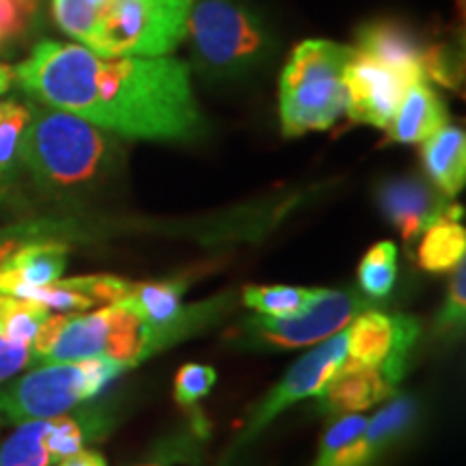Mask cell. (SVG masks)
Listing matches in <instances>:
<instances>
[{"instance_id":"cell-25","label":"cell","mask_w":466,"mask_h":466,"mask_svg":"<svg viewBox=\"0 0 466 466\" xmlns=\"http://www.w3.org/2000/svg\"><path fill=\"white\" fill-rule=\"evenodd\" d=\"M398 281V247L393 242H378L359 264V283L367 299L384 300Z\"/></svg>"},{"instance_id":"cell-13","label":"cell","mask_w":466,"mask_h":466,"mask_svg":"<svg viewBox=\"0 0 466 466\" xmlns=\"http://www.w3.org/2000/svg\"><path fill=\"white\" fill-rule=\"evenodd\" d=\"M393 395L395 387L384 378L380 367L359 365L346 359L324 393L318 395V408L322 415L343 417L367 410Z\"/></svg>"},{"instance_id":"cell-21","label":"cell","mask_w":466,"mask_h":466,"mask_svg":"<svg viewBox=\"0 0 466 466\" xmlns=\"http://www.w3.org/2000/svg\"><path fill=\"white\" fill-rule=\"evenodd\" d=\"M367 417L352 412L329 425L313 466H371L365 445Z\"/></svg>"},{"instance_id":"cell-14","label":"cell","mask_w":466,"mask_h":466,"mask_svg":"<svg viewBox=\"0 0 466 466\" xmlns=\"http://www.w3.org/2000/svg\"><path fill=\"white\" fill-rule=\"evenodd\" d=\"M132 283L113 275H89L74 279H58L46 288L33 289L26 300L42 302L50 311L78 313L96 307L115 305L130 291Z\"/></svg>"},{"instance_id":"cell-28","label":"cell","mask_w":466,"mask_h":466,"mask_svg":"<svg viewBox=\"0 0 466 466\" xmlns=\"http://www.w3.org/2000/svg\"><path fill=\"white\" fill-rule=\"evenodd\" d=\"M52 9L63 33L78 39L86 48L100 17V7L93 0H52Z\"/></svg>"},{"instance_id":"cell-35","label":"cell","mask_w":466,"mask_h":466,"mask_svg":"<svg viewBox=\"0 0 466 466\" xmlns=\"http://www.w3.org/2000/svg\"><path fill=\"white\" fill-rule=\"evenodd\" d=\"M22 5H26V7H33V0H20Z\"/></svg>"},{"instance_id":"cell-27","label":"cell","mask_w":466,"mask_h":466,"mask_svg":"<svg viewBox=\"0 0 466 466\" xmlns=\"http://www.w3.org/2000/svg\"><path fill=\"white\" fill-rule=\"evenodd\" d=\"M395 324V339L393 348L389 352V357L380 365V371L387 378L393 387L404 380L408 363H410V354L415 350L419 335H421V326H419V319L412 316H406V313H395L393 316Z\"/></svg>"},{"instance_id":"cell-20","label":"cell","mask_w":466,"mask_h":466,"mask_svg":"<svg viewBox=\"0 0 466 466\" xmlns=\"http://www.w3.org/2000/svg\"><path fill=\"white\" fill-rule=\"evenodd\" d=\"M346 335L348 360L367 367H380L393 348V316L376 311V309H365L350 322Z\"/></svg>"},{"instance_id":"cell-19","label":"cell","mask_w":466,"mask_h":466,"mask_svg":"<svg viewBox=\"0 0 466 466\" xmlns=\"http://www.w3.org/2000/svg\"><path fill=\"white\" fill-rule=\"evenodd\" d=\"M462 217L464 209L450 203L445 212L421 233L417 255L419 266L423 270L439 275V272L453 270L464 259L466 229L462 225Z\"/></svg>"},{"instance_id":"cell-29","label":"cell","mask_w":466,"mask_h":466,"mask_svg":"<svg viewBox=\"0 0 466 466\" xmlns=\"http://www.w3.org/2000/svg\"><path fill=\"white\" fill-rule=\"evenodd\" d=\"M217 370L209 365L188 363L177 371L173 384V395L182 408H195L197 401H201L206 395L212 391L217 384Z\"/></svg>"},{"instance_id":"cell-12","label":"cell","mask_w":466,"mask_h":466,"mask_svg":"<svg viewBox=\"0 0 466 466\" xmlns=\"http://www.w3.org/2000/svg\"><path fill=\"white\" fill-rule=\"evenodd\" d=\"M66 242L52 236L33 238L0 264V294L26 299L33 289L58 281L67 268Z\"/></svg>"},{"instance_id":"cell-24","label":"cell","mask_w":466,"mask_h":466,"mask_svg":"<svg viewBox=\"0 0 466 466\" xmlns=\"http://www.w3.org/2000/svg\"><path fill=\"white\" fill-rule=\"evenodd\" d=\"M48 318L50 309L42 302L0 294V333L15 346L31 348L39 326Z\"/></svg>"},{"instance_id":"cell-5","label":"cell","mask_w":466,"mask_h":466,"mask_svg":"<svg viewBox=\"0 0 466 466\" xmlns=\"http://www.w3.org/2000/svg\"><path fill=\"white\" fill-rule=\"evenodd\" d=\"M126 370L130 367L108 357L46 363L0 389V421L20 425L66 415L97 398Z\"/></svg>"},{"instance_id":"cell-7","label":"cell","mask_w":466,"mask_h":466,"mask_svg":"<svg viewBox=\"0 0 466 466\" xmlns=\"http://www.w3.org/2000/svg\"><path fill=\"white\" fill-rule=\"evenodd\" d=\"M374 300L354 289H322L311 305L283 318L250 316L238 329L242 346L261 350H296L316 346L352 322Z\"/></svg>"},{"instance_id":"cell-9","label":"cell","mask_w":466,"mask_h":466,"mask_svg":"<svg viewBox=\"0 0 466 466\" xmlns=\"http://www.w3.org/2000/svg\"><path fill=\"white\" fill-rule=\"evenodd\" d=\"M412 80H417L415 76L354 50L346 67L348 116L357 124L389 127Z\"/></svg>"},{"instance_id":"cell-26","label":"cell","mask_w":466,"mask_h":466,"mask_svg":"<svg viewBox=\"0 0 466 466\" xmlns=\"http://www.w3.org/2000/svg\"><path fill=\"white\" fill-rule=\"evenodd\" d=\"M26 124L28 106L14 100L0 102V188L15 177Z\"/></svg>"},{"instance_id":"cell-10","label":"cell","mask_w":466,"mask_h":466,"mask_svg":"<svg viewBox=\"0 0 466 466\" xmlns=\"http://www.w3.org/2000/svg\"><path fill=\"white\" fill-rule=\"evenodd\" d=\"M376 61L391 66L415 78H432L442 85H456L453 72L441 50L425 48L406 26L398 22H371L360 28L359 46L354 48Z\"/></svg>"},{"instance_id":"cell-4","label":"cell","mask_w":466,"mask_h":466,"mask_svg":"<svg viewBox=\"0 0 466 466\" xmlns=\"http://www.w3.org/2000/svg\"><path fill=\"white\" fill-rule=\"evenodd\" d=\"M186 35L197 67L214 80L247 76L272 52V35L244 0H192Z\"/></svg>"},{"instance_id":"cell-17","label":"cell","mask_w":466,"mask_h":466,"mask_svg":"<svg viewBox=\"0 0 466 466\" xmlns=\"http://www.w3.org/2000/svg\"><path fill=\"white\" fill-rule=\"evenodd\" d=\"M421 408L412 395H398L391 404H387L367 419L365 445L370 453V464L378 466L393 451H398L406 441L415 434Z\"/></svg>"},{"instance_id":"cell-3","label":"cell","mask_w":466,"mask_h":466,"mask_svg":"<svg viewBox=\"0 0 466 466\" xmlns=\"http://www.w3.org/2000/svg\"><path fill=\"white\" fill-rule=\"evenodd\" d=\"M354 48L309 39L294 50L281 74L279 113L285 137L329 130L346 113V67Z\"/></svg>"},{"instance_id":"cell-15","label":"cell","mask_w":466,"mask_h":466,"mask_svg":"<svg viewBox=\"0 0 466 466\" xmlns=\"http://www.w3.org/2000/svg\"><path fill=\"white\" fill-rule=\"evenodd\" d=\"M447 121H450V113L439 93L432 89L428 78H417L406 89L404 100L387 127L389 138L401 145L423 143L441 127H445Z\"/></svg>"},{"instance_id":"cell-31","label":"cell","mask_w":466,"mask_h":466,"mask_svg":"<svg viewBox=\"0 0 466 466\" xmlns=\"http://www.w3.org/2000/svg\"><path fill=\"white\" fill-rule=\"evenodd\" d=\"M58 231L55 229L52 223H31V225H22V227H14V229H7L0 233V264L9 258L11 253L22 244L33 240V238H42V236H52V233Z\"/></svg>"},{"instance_id":"cell-32","label":"cell","mask_w":466,"mask_h":466,"mask_svg":"<svg viewBox=\"0 0 466 466\" xmlns=\"http://www.w3.org/2000/svg\"><path fill=\"white\" fill-rule=\"evenodd\" d=\"M28 363H31V348L15 346L0 333V382L9 380Z\"/></svg>"},{"instance_id":"cell-22","label":"cell","mask_w":466,"mask_h":466,"mask_svg":"<svg viewBox=\"0 0 466 466\" xmlns=\"http://www.w3.org/2000/svg\"><path fill=\"white\" fill-rule=\"evenodd\" d=\"M48 419H35L17 425V430L0 445V466H55L46 447Z\"/></svg>"},{"instance_id":"cell-1","label":"cell","mask_w":466,"mask_h":466,"mask_svg":"<svg viewBox=\"0 0 466 466\" xmlns=\"http://www.w3.org/2000/svg\"><path fill=\"white\" fill-rule=\"evenodd\" d=\"M14 78L35 102L110 134L188 143L206 130L190 69L173 56H100L76 44L42 42Z\"/></svg>"},{"instance_id":"cell-34","label":"cell","mask_w":466,"mask_h":466,"mask_svg":"<svg viewBox=\"0 0 466 466\" xmlns=\"http://www.w3.org/2000/svg\"><path fill=\"white\" fill-rule=\"evenodd\" d=\"M93 3H96V5H97V7H104V5L113 3V0H93Z\"/></svg>"},{"instance_id":"cell-16","label":"cell","mask_w":466,"mask_h":466,"mask_svg":"<svg viewBox=\"0 0 466 466\" xmlns=\"http://www.w3.org/2000/svg\"><path fill=\"white\" fill-rule=\"evenodd\" d=\"M212 425L201 408H190L179 425L158 436L132 466H201Z\"/></svg>"},{"instance_id":"cell-2","label":"cell","mask_w":466,"mask_h":466,"mask_svg":"<svg viewBox=\"0 0 466 466\" xmlns=\"http://www.w3.org/2000/svg\"><path fill=\"white\" fill-rule=\"evenodd\" d=\"M119 160V145L110 132L66 110L28 104L20 162L44 190H93L113 177Z\"/></svg>"},{"instance_id":"cell-8","label":"cell","mask_w":466,"mask_h":466,"mask_svg":"<svg viewBox=\"0 0 466 466\" xmlns=\"http://www.w3.org/2000/svg\"><path fill=\"white\" fill-rule=\"evenodd\" d=\"M348 359V335L339 330L329 339L319 341L311 352L299 359L294 367L281 378V382L253 408L250 417L244 425L238 445H248L250 441L258 439L264 430L275 419L294 406L296 401L307 398H318L329 387L337 371L341 370Z\"/></svg>"},{"instance_id":"cell-30","label":"cell","mask_w":466,"mask_h":466,"mask_svg":"<svg viewBox=\"0 0 466 466\" xmlns=\"http://www.w3.org/2000/svg\"><path fill=\"white\" fill-rule=\"evenodd\" d=\"M466 319V264L464 259L453 268L450 281V291L442 311L436 319V333L439 335H460L464 330Z\"/></svg>"},{"instance_id":"cell-6","label":"cell","mask_w":466,"mask_h":466,"mask_svg":"<svg viewBox=\"0 0 466 466\" xmlns=\"http://www.w3.org/2000/svg\"><path fill=\"white\" fill-rule=\"evenodd\" d=\"M192 0H113L86 48L100 56H167L186 37Z\"/></svg>"},{"instance_id":"cell-11","label":"cell","mask_w":466,"mask_h":466,"mask_svg":"<svg viewBox=\"0 0 466 466\" xmlns=\"http://www.w3.org/2000/svg\"><path fill=\"white\" fill-rule=\"evenodd\" d=\"M376 197L384 217L391 220L404 242H415L450 206L445 195L415 175L384 179Z\"/></svg>"},{"instance_id":"cell-18","label":"cell","mask_w":466,"mask_h":466,"mask_svg":"<svg viewBox=\"0 0 466 466\" xmlns=\"http://www.w3.org/2000/svg\"><path fill=\"white\" fill-rule=\"evenodd\" d=\"M423 165L441 195L456 197L466 184L464 130L447 124L423 141Z\"/></svg>"},{"instance_id":"cell-33","label":"cell","mask_w":466,"mask_h":466,"mask_svg":"<svg viewBox=\"0 0 466 466\" xmlns=\"http://www.w3.org/2000/svg\"><path fill=\"white\" fill-rule=\"evenodd\" d=\"M11 80H14V69L0 66V96L11 86Z\"/></svg>"},{"instance_id":"cell-23","label":"cell","mask_w":466,"mask_h":466,"mask_svg":"<svg viewBox=\"0 0 466 466\" xmlns=\"http://www.w3.org/2000/svg\"><path fill=\"white\" fill-rule=\"evenodd\" d=\"M322 289L289 288V285H248L242 291V300L255 313L272 318L291 316L311 305Z\"/></svg>"}]
</instances>
